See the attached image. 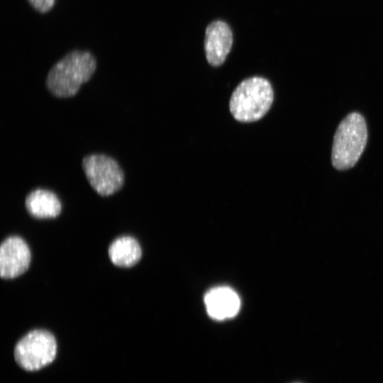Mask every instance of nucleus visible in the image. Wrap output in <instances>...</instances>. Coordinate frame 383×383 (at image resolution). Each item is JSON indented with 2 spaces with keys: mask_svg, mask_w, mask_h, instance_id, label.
I'll list each match as a JSON object with an SVG mask.
<instances>
[{
  "mask_svg": "<svg viewBox=\"0 0 383 383\" xmlns=\"http://www.w3.org/2000/svg\"><path fill=\"white\" fill-rule=\"evenodd\" d=\"M232 43V32L225 22L216 21L210 23L206 30L204 41L208 62L214 67L222 65L231 49Z\"/></svg>",
  "mask_w": 383,
  "mask_h": 383,
  "instance_id": "0eeeda50",
  "label": "nucleus"
},
{
  "mask_svg": "<svg viewBox=\"0 0 383 383\" xmlns=\"http://www.w3.org/2000/svg\"><path fill=\"white\" fill-rule=\"evenodd\" d=\"M37 11L45 13L53 7L55 0H27Z\"/></svg>",
  "mask_w": 383,
  "mask_h": 383,
  "instance_id": "9b49d317",
  "label": "nucleus"
},
{
  "mask_svg": "<svg viewBox=\"0 0 383 383\" xmlns=\"http://www.w3.org/2000/svg\"><path fill=\"white\" fill-rule=\"evenodd\" d=\"M25 206L28 212L37 218H55L62 210L61 202L53 192L39 188L28 194Z\"/></svg>",
  "mask_w": 383,
  "mask_h": 383,
  "instance_id": "1a4fd4ad",
  "label": "nucleus"
},
{
  "mask_svg": "<svg viewBox=\"0 0 383 383\" xmlns=\"http://www.w3.org/2000/svg\"><path fill=\"white\" fill-rule=\"evenodd\" d=\"M85 177L94 190L107 196L118 192L125 182V174L119 163L103 153L86 155L82 161Z\"/></svg>",
  "mask_w": 383,
  "mask_h": 383,
  "instance_id": "20e7f679",
  "label": "nucleus"
},
{
  "mask_svg": "<svg viewBox=\"0 0 383 383\" xmlns=\"http://www.w3.org/2000/svg\"><path fill=\"white\" fill-rule=\"evenodd\" d=\"M30 262V251L23 239L7 238L0 248V275L4 279L15 278L24 273Z\"/></svg>",
  "mask_w": 383,
  "mask_h": 383,
  "instance_id": "423d86ee",
  "label": "nucleus"
},
{
  "mask_svg": "<svg viewBox=\"0 0 383 383\" xmlns=\"http://www.w3.org/2000/svg\"><path fill=\"white\" fill-rule=\"evenodd\" d=\"M56 352L57 343L53 335L45 330H34L18 341L14 356L22 368L34 371L52 362Z\"/></svg>",
  "mask_w": 383,
  "mask_h": 383,
  "instance_id": "39448f33",
  "label": "nucleus"
},
{
  "mask_svg": "<svg viewBox=\"0 0 383 383\" xmlns=\"http://www.w3.org/2000/svg\"><path fill=\"white\" fill-rule=\"evenodd\" d=\"M367 140V124L356 112L349 113L340 123L333 138V166L338 170L353 167L363 152Z\"/></svg>",
  "mask_w": 383,
  "mask_h": 383,
  "instance_id": "7ed1b4c3",
  "label": "nucleus"
},
{
  "mask_svg": "<svg viewBox=\"0 0 383 383\" xmlns=\"http://www.w3.org/2000/svg\"><path fill=\"white\" fill-rule=\"evenodd\" d=\"M273 99V89L267 79L260 77L248 78L234 89L229 102L230 111L240 122H254L267 113Z\"/></svg>",
  "mask_w": 383,
  "mask_h": 383,
  "instance_id": "f03ea898",
  "label": "nucleus"
},
{
  "mask_svg": "<svg viewBox=\"0 0 383 383\" xmlns=\"http://www.w3.org/2000/svg\"><path fill=\"white\" fill-rule=\"evenodd\" d=\"M96 68V59L90 52L72 50L50 68L45 78L46 88L58 98L73 96L91 79Z\"/></svg>",
  "mask_w": 383,
  "mask_h": 383,
  "instance_id": "f257e3e1",
  "label": "nucleus"
},
{
  "mask_svg": "<svg viewBox=\"0 0 383 383\" xmlns=\"http://www.w3.org/2000/svg\"><path fill=\"white\" fill-rule=\"evenodd\" d=\"M109 255L115 265L128 267L140 260L142 251L138 242L134 238L122 236L112 242L109 248Z\"/></svg>",
  "mask_w": 383,
  "mask_h": 383,
  "instance_id": "9d476101",
  "label": "nucleus"
},
{
  "mask_svg": "<svg viewBox=\"0 0 383 383\" xmlns=\"http://www.w3.org/2000/svg\"><path fill=\"white\" fill-rule=\"evenodd\" d=\"M204 303L209 315L216 320L235 316L240 306L238 295L228 287H218L209 290L204 296Z\"/></svg>",
  "mask_w": 383,
  "mask_h": 383,
  "instance_id": "6e6552de",
  "label": "nucleus"
}]
</instances>
